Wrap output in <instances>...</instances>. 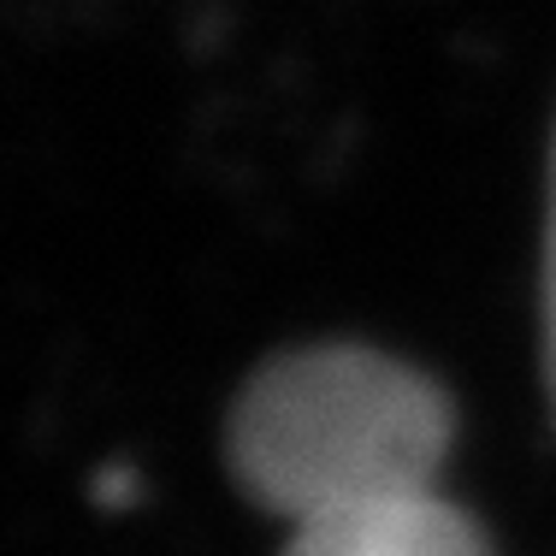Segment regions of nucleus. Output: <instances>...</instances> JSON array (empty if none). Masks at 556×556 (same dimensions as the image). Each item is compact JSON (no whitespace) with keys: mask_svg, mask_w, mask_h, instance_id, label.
<instances>
[{"mask_svg":"<svg viewBox=\"0 0 556 556\" xmlns=\"http://www.w3.org/2000/svg\"><path fill=\"white\" fill-rule=\"evenodd\" d=\"M450 439L456 408L420 367L362 343H314L243 386L225 456L261 509L308 527L432 492Z\"/></svg>","mask_w":556,"mask_h":556,"instance_id":"nucleus-1","label":"nucleus"},{"mask_svg":"<svg viewBox=\"0 0 556 556\" xmlns=\"http://www.w3.org/2000/svg\"><path fill=\"white\" fill-rule=\"evenodd\" d=\"M285 556H492V551L456 503H444L439 492H420L290 527Z\"/></svg>","mask_w":556,"mask_h":556,"instance_id":"nucleus-2","label":"nucleus"},{"mask_svg":"<svg viewBox=\"0 0 556 556\" xmlns=\"http://www.w3.org/2000/svg\"><path fill=\"white\" fill-rule=\"evenodd\" d=\"M545 367L556 391V166H551V237H545Z\"/></svg>","mask_w":556,"mask_h":556,"instance_id":"nucleus-3","label":"nucleus"}]
</instances>
